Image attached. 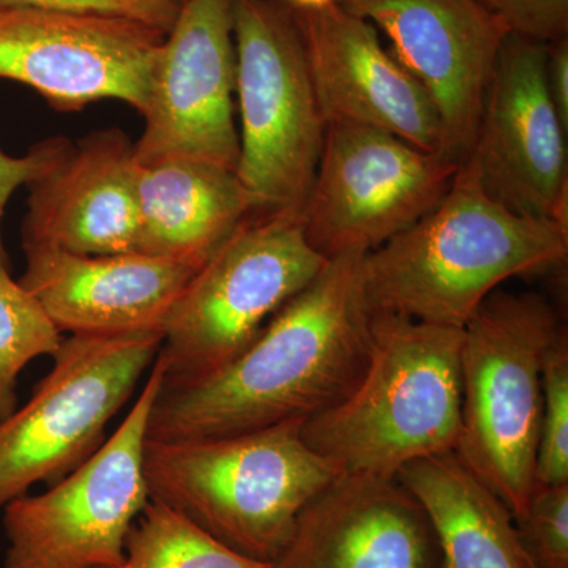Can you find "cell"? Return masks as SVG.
<instances>
[{
    "instance_id": "6da1fadb",
    "label": "cell",
    "mask_w": 568,
    "mask_h": 568,
    "mask_svg": "<svg viewBox=\"0 0 568 568\" xmlns=\"http://www.w3.org/2000/svg\"><path fill=\"white\" fill-rule=\"evenodd\" d=\"M364 256L347 253L328 260L222 372L194 386L160 388L148 439L239 435L306 420L345 399L369 353Z\"/></svg>"
},
{
    "instance_id": "7a4b0ae2",
    "label": "cell",
    "mask_w": 568,
    "mask_h": 568,
    "mask_svg": "<svg viewBox=\"0 0 568 568\" xmlns=\"http://www.w3.org/2000/svg\"><path fill=\"white\" fill-rule=\"evenodd\" d=\"M567 257V224L511 212L463 160L432 212L365 254L362 284L372 313L463 328L499 284Z\"/></svg>"
},
{
    "instance_id": "3957f363",
    "label": "cell",
    "mask_w": 568,
    "mask_h": 568,
    "mask_svg": "<svg viewBox=\"0 0 568 568\" xmlns=\"http://www.w3.org/2000/svg\"><path fill=\"white\" fill-rule=\"evenodd\" d=\"M463 328L372 313L357 386L306 418L302 436L338 476L396 477L416 459L454 452L462 424Z\"/></svg>"
},
{
    "instance_id": "277c9868",
    "label": "cell",
    "mask_w": 568,
    "mask_h": 568,
    "mask_svg": "<svg viewBox=\"0 0 568 568\" xmlns=\"http://www.w3.org/2000/svg\"><path fill=\"white\" fill-rule=\"evenodd\" d=\"M304 422L211 439H148L149 496L239 555L274 562L306 504L338 476L305 443Z\"/></svg>"
},
{
    "instance_id": "5b68a950",
    "label": "cell",
    "mask_w": 568,
    "mask_h": 568,
    "mask_svg": "<svg viewBox=\"0 0 568 568\" xmlns=\"http://www.w3.org/2000/svg\"><path fill=\"white\" fill-rule=\"evenodd\" d=\"M564 328L536 293H493L463 327L454 454L514 518L525 514L537 488L545 361Z\"/></svg>"
},
{
    "instance_id": "8992f818",
    "label": "cell",
    "mask_w": 568,
    "mask_h": 568,
    "mask_svg": "<svg viewBox=\"0 0 568 568\" xmlns=\"http://www.w3.org/2000/svg\"><path fill=\"white\" fill-rule=\"evenodd\" d=\"M328 260L302 220L253 213L194 274L163 323L162 388L203 383L244 353Z\"/></svg>"
},
{
    "instance_id": "52a82bcc",
    "label": "cell",
    "mask_w": 568,
    "mask_h": 568,
    "mask_svg": "<svg viewBox=\"0 0 568 568\" xmlns=\"http://www.w3.org/2000/svg\"><path fill=\"white\" fill-rule=\"evenodd\" d=\"M237 178L257 213L302 220L325 123L293 10L280 0H233Z\"/></svg>"
},
{
    "instance_id": "ba28073f",
    "label": "cell",
    "mask_w": 568,
    "mask_h": 568,
    "mask_svg": "<svg viewBox=\"0 0 568 568\" xmlns=\"http://www.w3.org/2000/svg\"><path fill=\"white\" fill-rule=\"evenodd\" d=\"M163 332L70 335L24 406L0 420V508L92 457L153 365Z\"/></svg>"
},
{
    "instance_id": "9c48e42d",
    "label": "cell",
    "mask_w": 568,
    "mask_h": 568,
    "mask_svg": "<svg viewBox=\"0 0 568 568\" xmlns=\"http://www.w3.org/2000/svg\"><path fill=\"white\" fill-rule=\"evenodd\" d=\"M163 366L153 362L136 403L102 447L41 495L7 504L3 568H108L148 506L144 448Z\"/></svg>"
},
{
    "instance_id": "30bf717a",
    "label": "cell",
    "mask_w": 568,
    "mask_h": 568,
    "mask_svg": "<svg viewBox=\"0 0 568 568\" xmlns=\"http://www.w3.org/2000/svg\"><path fill=\"white\" fill-rule=\"evenodd\" d=\"M458 166L383 130L328 123L302 212L306 239L327 260L373 252L432 212Z\"/></svg>"
},
{
    "instance_id": "8fae6325",
    "label": "cell",
    "mask_w": 568,
    "mask_h": 568,
    "mask_svg": "<svg viewBox=\"0 0 568 568\" xmlns=\"http://www.w3.org/2000/svg\"><path fill=\"white\" fill-rule=\"evenodd\" d=\"M164 36L123 18L0 6V80L58 110L121 100L142 115Z\"/></svg>"
},
{
    "instance_id": "7c38bea8",
    "label": "cell",
    "mask_w": 568,
    "mask_h": 568,
    "mask_svg": "<svg viewBox=\"0 0 568 568\" xmlns=\"http://www.w3.org/2000/svg\"><path fill=\"white\" fill-rule=\"evenodd\" d=\"M233 0H183L153 69L134 162L196 160L237 170Z\"/></svg>"
},
{
    "instance_id": "4fadbf2b",
    "label": "cell",
    "mask_w": 568,
    "mask_h": 568,
    "mask_svg": "<svg viewBox=\"0 0 568 568\" xmlns=\"http://www.w3.org/2000/svg\"><path fill=\"white\" fill-rule=\"evenodd\" d=\"M548 44L508 36L466 160L519 215L568 226V130L548 89Z\"/></svg>"
},
{
    "instance_id": "5bb4252c",
    "label": "cell",
    "mask_w": 568,
    "mask_h": 568,
    "mask_svg": "<svg viewBox=\"0 0 568 568\" xmlns=\"http://www.w3.org/2000/svg\"><path fill=\"white\" fill-rule=\"evenodd\" d=\"M387 36L396 61L435 104L444 155L462 163L476 138L508 33L476 0H338Z\"/></svg>"
},
{
    "instance_id": "9a60e30c",
    "label": "cell",
    "mask_w": 568,
    "mask_h": 568,
    "mask_svg": "<svg viewBox=\"0 0 568 568\" xmlns=\"http://www.w3.org/2000/svg\"><path fill=\"white\" fill-rule=\"evenodd\" d=\"M293 13L327 125L372 126L422 151L444 155L443 125L435 104L384 48L372 22L339 2Z\"/></svg>"
},
{
    "instance_id": "2e32d148",
    "label": "cell",
    "mask_w": 568,
    "mask_h": 568,
    "mask_svg": "<svg viewBox=\"0 0 568 568\" xmlns=\"http://www.w3.org/2000/svg\"><path fill=\"white\" fill-rule=\"evenodd\" d=\"M271 568H443L432 519L396 477L336 476Z\"/></svg>"
},
{
    "instance_id": "e0dca14e",
    "label": "cell",
    "mask_w": 568,
    "mask_h": 568,
    "mask_svg": "<svg viewBox=\"0 0 568 568\" xmlns=\"http://www.w3.org/2000/svg\"><path fill=\"white\" fill-rule=\"evenodd\" d=\"M20 283L59 332L123 335L162 332L164 320L201 265L144 253L85 256L24 248Z\"/></svg>"
},
{
    "instance_id": "ac0fdd59",
    "label": "cell",
    "mask_w": 568,
    "mask_h": 568,
    "mask_svg": "<svg viewBox=\"0 0 568 568\" xmlns=\"http://www.w3.org/2000/svg\"><path fill=\"white\" fill-rule=\"evenodd\" d=\"M133 144L121 130H103L71 144L54 168L29 185L24 248L85 256L138 253Z\"/></svg>"
},
{
    "instance_id": "d6986e66",
    "label": "cell",
    "mask_w": 568,
    "mask_h": 568,
    "mask_svg": "<svg viewBox=\"0 0 568 568\" xmlns=\"http://www.w3.org/2000/svg\"><path fill=\"white\" fill-rule=\"evenodd\" d=\"M136 163V162H134ZM138 253L203 265L257 213L237 173L196 160L136 163Z\"/></svg>"
},
{
    "instance_id": "ffe728a7",
    "label": "cell",
    "mask_w": 568,
    "mask_h": 568,
    "mask_svg": "<svg viewBox=\"0 0 568 568\" xmlns=\"http://www.w3.org/2000/svg\"><path fill=\"white\" fill-rule=\"evenodd\" d=\"M396 478L432 519L443 568H536L510 508L454 452L416 459Z\"/></svg>"
},
{
    "instance_id": "44dd1931",
    "label": "cell",
    "mask_w": 568,
    "mask_h": 568,
    "mask_svg": "<svg viewBox=\"0 0 568 568\" xmlns=\"http://www.w3.org/2000/svg\"><path fill=\"white\" fill-rule=\"evenodd\" d=\"M108 568H271V564L239 555L173 508L151 499L126 537L123 559Z\"/></svg>"
},
{
    "instance_id": "7402d4cb",
    "label": "cell",
    "mask_w": 568,
    "mask_h": 568,
    "mask_svg": "<svg viewBox=\"0 0 568 568\" xmlns=\"http://www.w3.org/2000/svg\"><path fill=\"white\" fill-rule=\"evenodd\" d=\"M62 334L37 298L0 267V420L20 406L18 384L26 366L36 358L54 355Z\"/></svg>"
},
{
    "instance_id": "603a6c76",
    "label": "cell",
    "mask_w": 568,
    "mask_h": 568,
    "mask_svg": "<svg viewBox=\"0 0 568 568\" xmlns=\"http://www.w3.org/2000/svg\"><path fill=\"white\" fill-rule=\"evenodd\" d=\"M537 485L568 484V334L558 335L544 368V413L538 443Z\"/></svg>"
},
{
    "instance_id": "cb8c5ba5",
    "label": "cell",
    "mask_w": 568,
    "mask_h": 568,
    "mask_svg": "<svg viewBox=\"0 0 568 568\" xmlns=\"http://www.w3.org/2000/svg\"><path fill=\"white\" fill-rule=\"evenodd\" d=\"M515 526L534 567L568 568V484L537 485Z\"/></svg>"
},
{
    "instance_id": "d4e9b609",
    "label": "cell",
    "mask_w": 568,
    "mask_h": 568,
    "mask_svg": "<svg viewBox=\"0 0 568 568\" xmlns=\"http://www.w3.org/2000/svg\"><path fill=\"white\" fill-rule=\"evenodd\" d=\"M510 36L551 44L567 39L568 0H476Z\"/></svg>"
},
{
    "instance_id": "484cf974",
    "label": "cell",
    "mask_w": 568,
    "mask_h": 568,
    "mask_svg": "<svg viewBox=\"0 0 568 568\" xmlns=\"http://www.w3.org/2000/svg\"><path fill=\"white\" fill-rule=\"evenodd\" d=\"M0 6L123 18L168 33L181 11L182 0H0Z\"/></svg>"
},
{
    "instance_id": "4316f807",
    "label": "cell",
    "mask_w": 568,
    "mask_h": 568,
    "mask_svg": "<svg viewBox=\"0 0 568 568\" xmlns=\"http://www.w3.org/2000/svg\"><path fill=\"white\" fill-rule=\"evenodd\" d=\"M70 145L65 138H50L33 145L24 156H11L0 149V267L10 268L9 252L3 242V216L10 197L20 186L31 185L54 168Z\"/></svg>"
},
{
    "instance_id": "83f0119b",
    "label": "cell",
    "mask_w": 568,
    "mask_h": 568,
    "mask_svg": "<svg viewBox=\"0 0 568 568\" xmlns=\"http://www.w3.org/2000/svg\"><path fill=\"white\" fill-rule=\"evenodd\" d=\"M547 77L549 95L568 130V39L548 44Z\"/></svg>"
},
{
    "instance_id": "f1b7e54d",
    "label": "cell",
    "mask_w": 568,
    "mask_h": 568,
    "mask_svg": "<svg viewBox=\"0 0 568 568\" xmlns=\"http://www.w3.org/2000/svg\"><path fill=\"white\" fill-rule=\"evenodd\" d=\"M280 2L294 11H317L338 2V0H280Z\"/></svg>"
},
{
    "instance_id": "f546056e",
    "label": "cell",
    "mask_w": 568,
    "mask_h": 568,
    "mask_svg": "<svg viewBox=\"0 0 568 568\" xmlns=\"http://www.w3.org/2000/svg\"><path fill=\"white\" fill-rule=\"evenodd\" d=\"M182 2H183V0H182Z\"/></svg>"
}]
</instances>
